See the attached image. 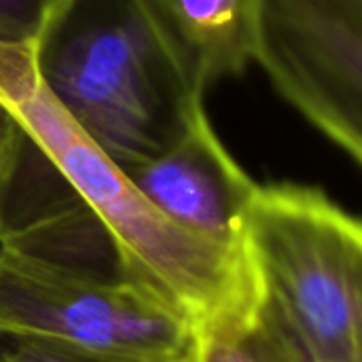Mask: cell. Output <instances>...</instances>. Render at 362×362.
Instances as JSON below:
<instances>
[{"mask_svg":"<svg viewBox=\"0 0 362 362\" xmlns=\"http://www.w3.org/2000/svg\"><path fill=\"white\" fill-rule=\"evenodd\" d=\"M62 0H0V42H34Z\"/></svg>","mask_w":362,"mask_h":362,"instance_id":"10","label":"cell"},{"mask_svg":"<svg viewBox=\"0 0 362 362\" xmlns=\"http://www.w3.org/2000/svg\"><path fill=\"white\" fill-rule=\"evenodd\" d=\"M0 362H132L98 352L76 350L36 339H11L0 352Z\"/></svg>","mask_w":362,"mask_h":362,"instance_id":"11","label":"cell"},{"mask_svg":"<svg viewBox=\"0 0 362 362\" xmlns=\"http://www.w3.org/2000/svg\"><path fill=\"white\" fill-rule=\"evenodd\" d=\"M187 362H293L259 322L255 308L193 325Z\"/></svg>","mask_w":362,"mask_h":362,"instance_id":"9","label":"cell"},{"mask_svg":"<svg viewBox=\"0 0 362 362\" xmlns=\"http://www.w3.org/2000/svg\"><path fill=\"white\" fill-rule=\"evenodd\" d=\"M0 337L132 362H187L193 320L157 288L0 248Z\"/></svg>","mask_w":362,"mask_h":362,"instance_id":"4","label":"cell"},{"mask_svg":"<svg viewBox=\"0 0 362 362\" xmlns=\"http://www.w3.org/2000/svg\"><path fill=\"white\" fill-rule=\"evenodd\" d=\"M0 248L74 272L132 278L104 223L19 121L0 159Z\"/></svg>","mask_w":362,"mask_h":362,"instance_id":"6","label":"cell"},{"mask_svg":"<svg viewBox=\"0 0 362 362\" xmlns=\"http://www.w3.org/2000/svg\"><path fill=\"white\" fill-rule=\"evenodd\" d=\"M185 76L206 93L257 64L263 0H138Z\"/></svg>","mask_w":362,"mask_h":362,"instance_id":"8","label":"cell"},{"mask_svg":"<svg viewBox=\"0 0 362 362\" xmlns=\"http://www.w3.org/2000/svg\"><path fill=\"white\" fill-rule=\"evenodd\" d=\"M257 64L362 165V0H263Z\"/></svg>","mask_w":362,"mask_h":362,"instance_id":"5","label":"cell"},{"mask_svg":"<svg viewBox=\"0 0 362 362\" xmlns=\"http://www.w3.org/2000/svg\"><path fill=\"white\" fill-rule=\"evenodd\" d=\"M32 45L0 42V104L42 144L104 223L132 278L165 295L193 325L252 308L255 288L242 248L195 235L161 214L47 93Z\"/></svg>","mask_w":362,"mask_h":362,"instance_id":"2","label":"cell"},{"mask_svg":"<svg viewBox=\"0 0 362 362\" xmlns=\"http://www.w3.org/2000/svg\"><path fill=\"white\" fill-rule=\"evenodd\" d=\"M125 172L172 223L227 246H240L261 187L221 142L206 108L172 146Z\"/></svg>","mask_w":362,"mask_h":362,"instance_id":"7","label":"cell"},{"mask_svg":"<svg viewBox=\"0 0 362 362\" xmlns=\"http://www.w3.org/2000/svg\"><path fill=\"white\" fill-rule=\"evenodd\" d=\"M240 248L255 312L293 362H362V221L322 191L261 185Z\"/></svg>","mask_w":362,"mask_h":362,"instance_id":"3","label":"cell"},{"mask_svg":"<svg viewBox=\"0 0 362 362\" xmlns=\"http://www.w3.org/2000/svg\"><path fill=\"white\" fill-rule=\"evenodd\" d=\"M15 125H17V119L8 112V108L4 104H0V157L15 132Z\"/></svg>","mask_w":362,"mask_h":362,"instance_id":"12","label":"cell"},{"mask_svg":"<svg viewBox=\"0 0 362 362\" xmlns=\"http://www.w3.org/2000/svg\"><path fill=\"white\" fill-rule=\"evenodd\" d=\"M32 53L47 93L123 170L163 153L204 110L138 0H62Z\"/></svg>","mask_w":362,"mask_h":362,"instance_id":"1","label":"cell"}]
</instances>
